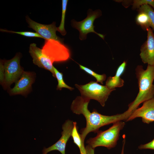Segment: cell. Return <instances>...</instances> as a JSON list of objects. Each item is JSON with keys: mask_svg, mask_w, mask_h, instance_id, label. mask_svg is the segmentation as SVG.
<instances>
[{"mask_svg": "<svg viewBox=\"0 0 154 154\" xmlns=\"http://www.w3.org/2000/svg\"><path fill=\"white\" fill-rule=\"evenodd\" d=\"M90 101L83 98L81 96H78L73 101L70 107L71 110L74 113L82 114L86 119V126L80 131V135L83 143H84L86 136L90 133H97L99 129L103 126L118 121H126L127 118L125 112L122 114L111 116L101 114L95 109L90 112L88 109Z\"/></svg>", "mask_w": 154, "mask_h": 154, "instance_id": "1", "label": "cell"}, {"mask_svg": "<svg viewBox=\"0 0 154 154\" xmlns=\"http://www.w3.org/2000/svg\"><path fill=\"white\" fill-rule=\"evenodd\" d=\"M135 74L138 80L139 92L134 100L128 105L125 112L128 117L141 103L154 97V65H148L144 70L141 65H138L135 69Z\"/></svg>", "mask_w": 154, "mask_h": 154, "instance_id": "2", "label": "cell"}, {"mask_svg": "<svg viewBox=\"0 0 154 154\" xmlns=\"http://www.w3.org/2000/svg\"><path fill=\"white\" fill-rule=\"evenodd\" d=\"M125 125L124 121H117L106 130L99 131L96 137L90 138L86 143L94 149L99 146L105 147L108 149L114 148L119 139L120 131Z\"/></svg>", "mask_w": 154, "mask_h": 154, "instance_id": "3", "label": "cell"}, {"mask_svg": "<svg viewBox=\"0 0 154 154\" xmlns=\"http://www.w3.org/2000/svg\"><path fill=\"white\" fill-rule=\"evenodd\" d=\"M75 85L80 91L81 97L83 98L89 100L91 99L95 100L102 107L104 106L111 93L114 90L94 81H91L85 85L76 84Z\"/></svg>", "mask_w": 154, "mask_h": 154, "instance_id": "4", "label": "cell"}, {"mask_svg": "<svg viewBox=\"0 0 154 154\" xmlns=\"http://www.w3.org/2000/svg\"><path fill=\"white\" fill-rule=\"evenodd\" d=\"M42 53L53 64L65 62L70 57L69 48L62 42L54 40H45L42 48Z\"/></svg>", "mask_w": 154, "mask_h": 154, "instance_id": "5", "label": "cell"}, {"mask_svg": "<svg viewBox=\"0 0 154 154\" xmlns=\"http://www.w3.org/2000/svg\"><path fill=\"white\" fill-rule=\"evenodd\" d=\"M87 15V17L81 21L78 22L74 19L71 21L72 27L77 29L79 32L80 39L81 40H85L87 34L92 32L104 39V35L96 32L94 29L95 26L93 25L95 19L101 16V11L100 10L93 11L89 9L88 11Z\"/></svg>", "mask_w": 154, "mask_h": 154, "instance_id": "6", "label": "cell"}, {"mask_svg": "<svg viewBox=\"0 0 154 154\" xmlns=\"http://www.w3.org/2000/svg\"><path fill=\"white\" fill-rule=\"evenodd\" d=\"M20 56L17 54L12 59L3 60L5 70L3 86L9 87L15 82L20 77L24 71L20 66Z\"/></svg>", "mask_w": 154, "mask_h": 154, "instance_id": "7", "label": "cell"}, {"mask_svg": "<svg viewBox=\"0 0 154 154\" xmlns=\"http://www.w3.org/2000/svg\"><path fill=\"white\" fill-rule=\"evenodd\" d=\"M74 122L70 119L65 121L62 125V131L60 138L52 146L47 148L44 147L42 151V154H47L49 152L54 150L58 151L62 154H65L66 144L71 136Z\"/></svg>", "mask_w": 154, "mask_h": 154, "instance_id": "8", "label": "cell"}, {"mask_svg": "<svg viewBox=\"0 0 154 154\" xmlns=\"http://www.w3.org/2000/svg\"><path fill=\"white\" fill-rule=\"evenodd\" d=\"M26 20L29 25L28 27L35 31L45 40H54L62 42L63 40L56 34L57 30L55 22L49 25L41 24L32 20L28 16L26 17Z\"/></svg>", "mask_w": 154, "mask_h": 154, "instance_id": "9", "label": "cell"}, {"mask_svg": "<svg viewBox=\"0 0 154 154\" xmlns=\"http://www.w3.org/2000/svg\"><path fill=\"white\" fill-rule=\"evenodd\" d=\"M141 117L142 122L147 124L154 122V97L143 103L142 106L135 110L126 121Z\"/></svg>", "mask_w": 154, "mask_h": 154, "instance_id": "10", "label": "cell"}, {"mask_svg": "<svg viewBox=\"0 0 154 154\" xmlns=\"http://www.w3.org/2000/svg\"><path fill=\"white\" fill-rule=\"evenodd\" d=\"M34 80V75L33 72L24 71L20 78L15 82L14 87L10 89V94L27 95L31 90Z\"/></svg>", "mask_w": 154, "mask_h": 154, "instance_id": "11", "label": "cell"}, {"mask_svg": "<svg viewBox=\"0 0 154 154\" xmlns=\"http://www.w3.org/2000/svg\"><path fill=\"white\" fill-rule=\"evenodd\" d=\"M147 32V38L141 46L140 56L143 62L148 65H154V34L149 28Z\"/></svg>", "mask_w": 154, "mask_h": 154, "instance_id": "12", "label": "cell"}, {"mask_svg": "<svg viewBox=\"0 0 154 154\" xmlns=\"http://www.w3.org/2000/svg\"><path fill=\"white\" fill-rule=\"evenodd\" d=\"M29 52L33 58L34 64L40 68L49 71L52 74L53 76L56 77L53 64L42 53V49L37 46L36 44L33 43L30 44Z\"/></svg>", "mask_w": 154, "mask_h": 154, "instance_id": "13", "label": "cell"}, {"mask_svg": "<svg viewBox=\"0 0 154 154\" xmlns=\"http://www.w3.org/2000/svg\"><path fill=\"white\" fill-rule=\"evenodd\" d=\"M126 65V62L124 61L118 67L115 75L108 78L105 86L108 88L114 90L116 88L123 86L124 81L120 77L125 71Z\"/></svg>", "mask_w": 154, "mask_h": 154, "instance_id": "14", "label": "cell"}, {"mask_svg": "<svg viewBox=\"0 0 154 154\" xmlns=\"http://www.w3.org/2000/svg\"><path fill=\"white\" fill-rule=\"evenodd\" d=\"M137 25H139L144 31L150 28L151 24L149 18L147 14L143 12H138L135 18Z\"/></svg>", "mask_w": 154, "mask_h": 154, "instance_id": "15", "label": "cell"}, {"mask_svg": "<svg viewBox=\"0 0 154 154\" xmlns=\"http://www.w3.org/2000/svg\"><path fill=\"white\" fill-rule=\"evenodd\" d=\"M138 12H143L146 13L149 17L151 24V27L154 30V10L149 5H143L137 9Z\"/></svg>", "mask_w": 154, "mask_h": 154, "instance_id": "16", "label": "cell"}, {"mask_svg": "<svg viewBox=\"0 0 154 154\" xmlns=\"http://www.w3.org/2000/svg\"><path fill=\"white\" fill-rule=\"evenodd\" d=\"M68 0H62V15L60 23L58 27H57V30L63 36L66 34V31L64 28V22L66 7Z\"/></svg>", "mask_w": 154, "mask_h": 154, "instance_id": "17", "label": "cell"}, {"mask_svg": "<svg viewBox=\"0 0 154 154\" xmlns=\"http://www.w3.org/2000/svg\"><path fill=\"white\" fill-rule=\"evenodd\" d=\"M53 68L55 73L56 77L57 78L58 81V84L57 86L56 89L61 90L62 88H65L69 89L71 91L73 90L74 88L69 86L64 82L62 73L58 71L54 66Z\"/></svg>", "mask_w": 154, "mask_h": 154, "instance_id": "18", "label": "cell"}, {"mask_svg": "<svg viewBox=\"0 0 154 154\" xmlns=\"http://www.w3.org/2000/svg\"><path fill=\"white\" fill-rule=\"evenodd\" d=\"M77 124L76 122L74 121V127L71 136L72 138L74 143L78 147L80 150L84 143L82 142L80 134L78 131Z\"/></svg>", "mask_w": 154, "mask_h": 154, "instance_id": "19", "label": "cell"}, {"mask_svg": "<svg viewBox=\"0 0 154 154\" xmlns=\"http://www.w3.org/2000/svg\"><path fill=\"white\" fill-rule=\"evenodd\" d=\"M79 65L80 68L81 69L94 77L96 79L97 82H100L101 84H103V82L106 80V76L105 74H98L86 67L80 64H79Z\"/></svg>", "mask_w": 154, "mask_h": 154, "instance_id": "20", "label": "cell"}, {"mask_svg": "<svg viewBox=\"0 0 154 154\" xmlns=\"http://www.w3.org/2000/svg\"><path fill=\"white\" fill-rule=\"evenodd\" d=\"M147 4L151 6L154 9V0H134L132 4L133 10L138 9L141 6Z\"/></svg>", "mask_w": 154, "mask_h": 154, "instance_id": "21", "label": "cell"}, {"mask_svg": "<svg viewBox=\"0 0 154 154\" xmlns=\"http://www.w3.org/2000/svg\"><path fill=\"white\" fill-rule=\"evenodd\" d=\"M1 31L5 32H9L21 35H22L29 37H37L42 38L44 39V38L40 35L37 33H34L31 32L24 31V32H16L13 31H8L6 30L1 29Z\"/></svg>", "mask_w": 154, "mask_h": 154, "instance_id": "22", "label": "cell"}, {"mask_svg": "<svg viewBox=\"0 0 154 154\" xmlns=\"http://www.w3.org/2000/svg\"><path fill=\"white\" fill-rule=\"evenodd\" d=\"M138 148L140 149H149L154 150V138L147 143L138 146Z\"/></svg>", "mask_w": 154, "mask_h": 154, "instance_id": "23", "label": "cell"}, {"mask_svg": "<svg viewBox=\"0 0 154 154\" xmlns=\"http://www.w3.org/2000/svg\"><path fill=\"white\" fill-rule=\"evenodd\" d=\"M0 80L1 84L3 85L4 77H5V70L4 66L3 64V60L0 61Z\"/></svg>", "mask_w": 154, "mask_h": 154, "instance_id": "24", "label": "cell"}, {"mask_svg": "<svg viewBox=\"0 0 154 154\" xmlns=\"http://www.w3.org/2000/svg\"><path fill=\"white\" fill-rule=\"evenodd\" d=\"M86 154H94V149L89 145H87L85 147Z\"/></svg>", "mask_w": 154, "mask_h": 154, "instance_id": "25", "label": "cell"}, {"mask_svg": "<svg viewBox=\"0 0 154 154\" xmlns=\"http://www.w3.org/2000/svg\"><path fill=\"white\" fill-rule=\"evenodd\" d=\"M120 2H122L123 5L126 8L128 7L130 5H132L133 1L132 0H122L120 1Z\"/></svg>", "mask_w": 154, "mask_h": 154, "instance_id": "26", "label": "cell"}, {"mask_svg": "<svg viewBox=\"0 0 154 154\" xmlns=\"http://www.w3.org/2000/svg\"><path fill=\"white\" fill-rule=\"evenodd\" d=\"M80 154H86L84 144L82 145L81 148L80 149Z\"/></svg>", "mask_w": 154, "mask_h": 154, "instance_id": "27", "label": "cell"}, {"mask_svg": "<svg viewBox=\"0 0 154 154\" xmlns=\"http://www.w3.org/2000/svg\"><path fill=\"white\" fill-rule=\"evenodd\" d=\"M123 136L124 137H123V145L121 154H124V147L125 142V135H124Z\"/></svg>", "mask_w": 154, "mask_h": 154, "instance_id": "28", "label": "cell"}]
</instances>
